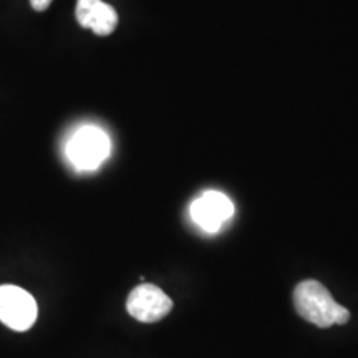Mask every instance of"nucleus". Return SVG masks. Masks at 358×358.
Here are the masks:
<instances>
[{
    "label": "nucleus",
    "mask_w": 358,
    "mask_h": 358,
    "mask_svg": "<svg viewBox=\"0 0 358 358\" xmlns=\"http://www.w3.org/2000/svg\"><path fill=\"white\" fill-rule=\"evenodd\" d=\"M294 306L303 320L329 329L332 325H343L350 320V312L335 302L332 294L319 280H303L294 290Z\"/></svg>",
    "instance_id": "1"
},
{
    "label": "nucleus",
    "mask_w": 358,
    "mask_h": 358,
    "mask_svg": "<svg viewBox=\"0 0 358 358\" xmlns=\"http://www.w3.org/2000/svg\"><path fill=\"white\" fill-rule=\"evenodd\" d=\"M66 155L75 168L85 171L96 169L110 155L108 134L96 127L80 128L70 138Z\"/></svg>",
    "instance_id": "2"
},
{
    "label": "nucleus",
    "mask_w": 358,
    "mask_h": 358,
    "mask_svg": "<svg viewBox=\"0 0 358 358\" xmlns=\"http://www.w3.org/2000/svg\"><path fill=\"white\" fill-rule=\"evenodd\" d=\"M37 302L34 295L17 285H0V322L15 332L32 329L37 320Z\"/></svg>",
    "instance_id": "3"
},
{
    "label": "nucleus",
    "mask_w": 358,
    "mask_h": 358,
    "mask_svg": "<svg viewBox=\"0 0 358 358\" xmlns=\"http://www.w3.org/2000/svg\"><path fill=\"white\" fill-rule=\"evenodd\" d=\"M173 308V301L153 284H141L128 295L127 310L133 319L143 324H153L168 315Z\"/></svg>",
    "instance_id": "4"
},
{
    "label": "nucleus",
    "mask_w": 358,
    "mask_h": 358,
    "mask_svg": "<svg viewBox=\"0 0 358 358\" xmlns=\"http://www.w3.org/2000/svg\"><path fill=\"white\" fill-rule=\"evenodd\" d=\"M234 214V206L226 194L219 191H206L191 204V217L201 229L216 232Z\"/></svg>",
    "instance_id": "5"
},
{
    "label": "nucleus",
    "mask_w": 358,
    "mask_h": 358,
    "mask_svg": "<svg viewBox=\"0 0 358 358\" xmlns=\"http://www.w3.org/2000/svg\"><path fill=\"white\" fill-rule=\"evenodd\" d=\"M75 15L83 29H92L100 37L113 34L118 25V13L101 0H77Z\"/></svg>",
    "instance_id": "6"
},
{
    "label": "nucleus",
    "mask_w": 358,
    "mask_h": 358,
    "mask_svg": "<svg viewBox=\"0 0 358 358\" xmlns=\"http://www.w3.org/2000/svg\"><path fill=\"white\" fill-rule=\"evenodd\" d=\"M52 2L53 0H30V6H32L35 12H43L50 7Z\"/></svg>",
    "instance_id": "7"
}]
</instances>
